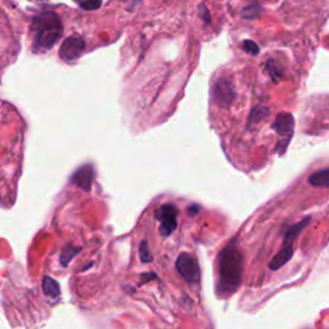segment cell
<instances>
[{"label": "cell", "instance_id": "6da1fadb", "mask_svg": "<svg viewBox=\"0 0 329 329\" xmlns=\"http://www.w3.org/2000/svg\"><path fill=\"white\" fill-rule=\"evenodd\" d=\"M243 272V257L235 246V239L226 244L218 257V282L216 292L220 297L234 293L240 286Z\"/></svg>", "mask_w": 329, "mask_h": 329}, {"label": "cell", "instance_id": "7a4b0ae2", "mask_svg": "<svg viewBox=\"0 0 329 329\" xmlns=\"http://www.w3.org/2000/svg\"><path fill=\"white\" fill-rule=\"evenodd\" d=\"M62 21L55 12L45 11L34 16L31 26H30L32 52L46 53L50 50L58 43L62 36Z\"/></svg>", "mask_w": 329, "mask_h": 329}, {"label": "cell", "instance_id": "3957f363", "mask_svg": "<svg viewBox=\"0 0 329 329\" xmlns=\"http://www.w3.org/2000/svg\"><path fill=\"white\" fill-rule=\"evenodd\" d=\"M311 221V218L303 219L300 223L295 224V225L289 226L288 229L284 233V239L283 244H282L281 251L278 252L277 255L274 256L272 261L269 264V268L272 270H278L281 269L283 265H286L293 256V242L296 240L297 235L305 229V226Z\"/></svg>", "mask_w": 329, "mask_h": 329}, {"label": "cell", "instance_id": "277c9868", "mask_svg": "<svg viewBox=\"0 0 329 329\" xmlns=\"http://www.w3.org/2000/svg\"><path fill=\"white\" fill-rule=\"evenodd\" d=\"M175 268L186 283L195 284L200 282V265H198L197 258L193 257L190 253H180L176 258Z\"/></svg>", "mask_w": 329, "mask_h": 329}, {"label": "cell", "instance_id": "5b68a950", "mask_svg": "<svg viewBox=\"0 0 329 329\" xmlns=\"http://www.w3.org/2000/svg\"><path fill=\"white\" fill-rule=\"evenodd\" d=\"M179 211L176 206L169 204L162 205L155 212L156 220L160 221V233L162 237H169L178 226Z\"/></svg>", "mask_w": 329, "mask_h": 329}, {"label": "cell", "instance_id": "8992f818", "mask_svg": "<svg viewBox=\"0 0 329 329\" xmlns=\"http://www.w3.org/2000/svg\"><path fill=\"white\" fill-rule=\"evenodd\" d=\"M85 48L86 43L83 36H80V35H71V36L66 37L63 40L62 45L59 48V57L64 62L71 63L80 58V55L83 54Z\"/></svg>", "mask_w": 329, "mask_h": 329}, {"label": "cell", "instance_id": "52a82bcc", "mask_svg": "<svg viewBox=\"0 0 329 329\" xmlns=\"http://www.w3.org/2000/svg\"><path fill=\"white\" fill-rule=\"evenodd\" d=\"M273 129L283 138V141L279 142V146H282L281 153H284L289 142L292 139L293 129H295L293 116L291 113H279L277 116V118H275V122L273 123Z\"/></svg>", "mask_w": 329, "mask_h": 329}, {"label": "cell", "instance_id": "ba28073f", "mask_svg": "<svg viewBox=\"0 0 329 329\" xmlns=\"http://www.w3.org/2000/svg\"><path fill=\"white\" fill-rule=\"evenodd\" d=\"M212 93H214V98L215 100H216V103L221 107L229 106L233 102V99L235 98V92L232 83L224 78L219 79V80L215 83Z\"/></svg>", "mask_w": 329, "mask_h": 329}, {"label": "cell", "instance_id": "9c48e42d", "mask_svg": "<svg viewBox=\"0 0 329 329\" xmlns=\"http://www.w3.org/2000/svg\"><path fill=\"white\" fill-rule=\"evenodd\" d=\"M93 180H94V169L92 165L81 166L80 169L75 171L71 178L72 184H75L78 188H81L83 190H86V192H89L92 189Z\"/></svg>", "mask_w": 329, "mask_h": 329}, {"label": "cell", "instance_id": "30bf717a", "mask_svg": "<svg viewBox=\"0 0 329 329\" xmlns=\"http://www.w3.org/2000/svg\"><path fill=\"white\" fill-rule=\"evenodd\" d=\"M309 183L316 188H329V167L315 171L309 176Z\"/></svg>", "mask_w": 329, "mask_h": 329}, {"label": "cell", "instance_id": "8fae6325", "mask_svg": "<svg viewBox=\"0 0 329 329\" xmlns=\"http://www.w3.org/2000/svg\"><path fill=\"white\" fill-rule=\"evenodd\" d=\"M43 292L45 293L48 297H52V298L58 297L60 293L59 284H58L54 279H52L50 277L45 275L43 279Z\"/></svg>", "mask_w": 329, "mask_h": 329}, {"label": "cell", "instance_id": "7c38bea8", "mask_svg": "<svg viewBox=\"0 0 329 329\" xmlns=\"http://www.w3.org/2000/svg\"><path fill=\"white\" fill-rule=\"evenodd\" d=\"M80 251H81L80 248H78V247H74V246L63 247L62 252H60V264H62V267L66 268L67 265L70 264V261H71L75 256L78 255Z\"/></svg>", "mask_w": 329, "mask_h": 329}, {"label": "cell", "instance_id": "4fadbf2b", "mask_svg": "<svg viewBox=\"0 0 329 329\" xmlns=\"http://www.w3.org/2000/svg\"><path fill=\"white\" fill-rule=\"evenodd\" d=\"M261 12H262V8H261L260 4L251 3L242 9V17L247 18V20H252V18L258 17Z\"/></svg>", "mask_w": 329, "mask_h": 329}, {"label": "cell", "instance_id": "5bb4252c", "mask_svg": "<svg viewBox=\"0 0 329 329\" xmlns=\"http://www.w3.org/2000/svg\"><path fill=\"white\" fill-rule=\"evenodd\" d=\"M84 11H97L102 7V0H75Z\"/></svg>", "mask_w": 329, "mask_h": 329}, {"label": "cell", "instance_id": "9a60e30c", "mask_svg": "<svg viewBox=\"0 0 329 329\" xmlns=\"http://www.w3.org/2000/svg\"><path fill=\"white\" fill-rule=\"evenodd\" d=\"M242 48H243L244 52L249 53V54L252 55H257L258 53H260V48H258V45L255 43V41L252 40H244Z\"/></svg>", "mask_w": 329, "mask_h": 329}, {"label": "cell", "instance_id": "2e32d148", "mask_svg": "<svg viewBox=\"0 0 329 329\" xmlns=\"http://www.w3.org/2000/svg\"><path fill=\"white\" fill-rule=\"evenodd\" d=\"M139 255H141V258L143 262H151L152 261L151 253H149V249H148V246H147L146 240H143V242L141 243V247H139Z\"/></svg>", "mask_w": 329, "mask_h": 329}, {"label": "cell", "instance_id": "e0dca14e", "mask_svg": "<svg viewBox=\"0 0 329 329\" xmlns=\"http://www.w3.org/2000/svg\"><path fill=\"white\" fill-rule=\"evenodd\" d=\"M198 15H200V17L202 18V21H204L206 25H209V23L211 22V15H210L209 8H207L205 4H201V6L198 7Z\"/></svg>", "mask_w": 329, "mask_h": 329}, {"label": "cell", "instance_id": "ac0fdd59", "mask_svg": "<svg viewBox=\"0 0 329 329\" xmlns=\"http://www.w3.org/2000/svg\"><path fill=\"white\" fill-rule=\"evenodd\" d=\"M30 2H34V3H44V2H48V0H30Z\"/></svg>", "mask_w": 329, "mask_h": 329}]
</instances>
